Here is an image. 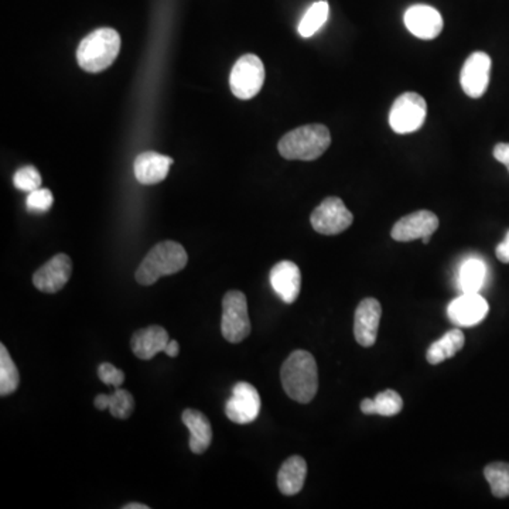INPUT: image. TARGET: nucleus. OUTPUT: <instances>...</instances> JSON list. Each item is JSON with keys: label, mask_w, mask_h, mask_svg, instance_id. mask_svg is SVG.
<instances>
[{"label": "nucleus", "mask_w": 509, "mask_h": 509, "mask_svg": "<svg viewBox=\"0 0 509 509\" xmlns=\"http://www.w3.org/2000/svg\"><path fill=\"white\" fill-rule=\"evenodd\" d=\"M286 395L300 404L315 399L318 390V370L316 360L308 351L298 350L289 355L281 370Z\"/></svg>", "instance_id": "1"}, {"label": "nucleus", "mask_w": 509, "mask_h": 509, "mask_svg": "<svg viewBox=\"0 0 509 509\" xmlns=\"http://www.w3.org/2000/svg\"><path fill=\"white\" fill-rule=\"evenodd\" d=\"M189 254L179 242L163 241L146 254L135 278L142 286L155 285L163 276L174 275L187 266Z\"/></svg>", "instance_id": "2"}, {"label": "nucleus", "mask_w": 509, "mask_h": 509, "mask_svg": "<svg viewBox=\"0 0 509 509\" xmlns=\"http://www.w3.org/2000/svg\"><path fill=\"white\" fill-rule=\"evenodd\" d=\"M330 130L325 125H306L290 130L281 138L278 149L288 160H316L330 147Z\"/></svg>", "instance_id": "3"}, {"label": "nucleus", "mask_w": 509, "mask_h": 509, "mask_svg": "<svg viewBox=\"0 0 509 509\" xmlns=\"http://www.w3.org/2000/svg\"><path fill=\"white\" fill-rule=\"evenodd\" d=\"M120 51V33L110 27H103L81 41L76 50V60L86 73H101L112 66Z\"/></svg>", "instance_id": "4"}, {"label": "nucleus", "mask_w": 509, "mask_h": 509, "mask_svg": "<svg viewBox=\"0 0 509 509\" xmlns=\"http://www.w3.org/2000/svg\"><path fill=\"white\" fill-rule=\"evenodd\" d=\"M221 333L232 344H239L251 335L248 301L242 291H228L222 299Z\"/></svg>", "instance_id": "5"}, {"label": "nucleus", "mask_w": 509, "mask_h": 509, "mask_svg": "<svg viewBox=\"0 0 509 509\" xmlns=\"http://www.w3.org/2000/svg\"><path fill=\"white\" fill-rule=\"evenodd\" d=\"M265 83V67L254 54H245L235 63L229 76L232 94L239 100L258 95Z\"/></svg>", "instance_id": "6"}, {"label": "nucleus", "mask_w": 509, "mask_h": 509, "mask_svg": "<svg viewBox=\"0 0 509 509\" xmlns=\"http://www.w3.org/2000/svg\"><path fill=\"white\" fill-rule=\"evenodd\" d=\"M427 115V103L416 93H405L397 96L390 108L389 125L399 135L414 133L424 126Z\"/></svg>", "instance_id": "7"}, {"label": "nucleus", "mask_w": 509, "mask_h": 509, "mask_svg": "<svg viewBox=\"0 0 509 509\" xmlns=\"http://www.w3.org/2000/svg\"><path fill=\"white\" fill-rule=\"evenodd\" d=\"M354 217L338 197H328L310 217L311 225L321 235H338L350 228Z\"/></svg>", "instance_id": "8"}, {"label": "nucleus", "mask_w": 509, "mask_h": 509, "mask_svg": "<svg viewBox=\"0 0 509 509\" xmlns=\"http://www.w3.org/2000/svg\"><path fill=\"white\" fill-rule=\"evenodd\" d=\"M261 397L248 382H238L232 388V397L225 405V415L237 424H249L258 419Z\"/></svg>", "instance_id": "9"}, {"label": "nucleus", "mask_w": 509, "mask_h": 509, "mask_svg": "<svg viewBox=\"0 0 509 509\" xmlns=\"http://www.w3.org/2000/svg\"><path fill=\"white\" fill-rule=\"evenodd\" d=\"M439 228V219L434 212L422 210L412 212L400 219L390 231L392 238L397 242H410L422 239L424 244H429L430 237Z\"/></svg>", "instance_id": "10"}, {"label": "nucleus", "mask_w": 509, "mask_h": 509, "mask_svg": "<svg viewBox=\"0 0 509 509\" xmlns=\"http://www.w3.org/2000/svg\"><path fill=\"white\" fill-rule=\"evenodd\" d=\"M73 275V262L66 254H57L46 262L33 275V285L44 293H57L70 281Z\"/></svg>", "instance_id": "11"}, {"label": "nucleus", "mask_w": 509, "mask_h": 509, "mask_svg": "<svg viewBox=\"0 0 509 509\" xmlns=\"http://www.w3.org/2000/svg\"><path fill=\"white\" fill-rule=\"evenodd\" d=\"M489 306L479 293H463L447 308V316L454 326L474 327L488 315Z\"/></svg>", "instance_id": "12"}, {"label": "nucleus", "mask_w": 509, "mask_h": 509, "mask_svg": "<svg viewBox=\"0 0 509 509\" xmlns=\"http://www.w3.org/2000/svg\"><path fill=\"white\" fill-rule=\"evenodd\" d=\"M491 73V58L483 51H477L467 58L460 76L464 93L469 98H479L486 94Z\"/></svg>", "instance_id": "13"}, {"label": "nucleus", "mask_w": 509, "mask_h": 509, "mask_svg": "<svg viewBox=\"0 0 509 509\" xmlns=\"http://www.w3.org/2000/svg\"><path fill=\"white\" fill-rule=\"evenodd\" d=\"M407 31L422 40H433L443 31V17L434 7L415 4L405 13Z\"/></svg>", "instance_id": "14"}, {"label": "nucleus", "mask_w": 509, "mask_h": 509, "mask_svg": "<svg viewBox=\"0 0 509 509\" xmlns=\"http://www.w3.org/2000/svg\"><path fill=\"white\" fill-rule=\"evenodd\" d=\"M382 308L374 298L364 299L355 310L354 335L358 344L362 347H372L378 337Z\"/></svg>", "instance_id": "15"}, {"label": "nucleus", "mask_w": 509, "mask_h": 509, "mask_svg": "<svg viewBox=\"0 0 509 509\" xmlns=\"http://www.w3.org/2000/svg\"><path fill=\"white\" fill-rule=\"evenodd\" d=\"M269 281L276 295L285 301L286 305H291L298 300L300 295L301 273L295 262L281 261L276 263L272 268Z\"/></svg>", "instance_id": "16"}, {"label": "nucleus", "mask_w": 509, "mask_h": 509, "mask_svg": "<svg viewBox=\"0 0 509 509\" xmlns=\"http://www.w3.org/2000/svg\"><path fill=\"white\" fill-rule=\"evenodd\" d=\"M169 333L160 326H149L136 331L130 340L133 354L139 360H152L159 353H165L169 344Z\"/></svg>", "instance_id": "17"}, {"label": "nucleus", "mask_w": 509, "mask_h": 509, "mask_svg": "<svg viewBox=\"0 0 509 509\" xmlns=\"http://www.w3.org/2000/svg\"><path fill=\"white\" fill-rule=\"evenodd\" d=\"M173 159L156 152H145L135 160V177L140 184H159L169 174Z\"/></svg>", "instance_id": "18"}, {"label": "nucleus", "mask_w": 509, "mask_h": 509, "mask_svg": "<svg viewBox=\"0 0 509 509\" xmlns=\"http://www.w3.org/2000/svg\"><path fill=\"white\" fill-rule=\"evenodd\" d=\"M183 424L190 430L189 446L194 454H202L209 450L212 442V427L209 417L195 409L183 412Z\"/></svg>", "instance_id": "19"}, {"label": "nucleus", "mask_w": 509, "mask_h": 509, "mask_svg": "<svg viewBox=\"0 0 509 509\" xmlns=\"http://www.w3.org/2000/svg\"><path fill=\"white\" fill-rule=\"evenodd\" d=\"M308 463L300 456H291L281 464L278 473V487L283 496H296L305 487Z\"/></svg>", "instance_id": "20"}, {"label": "nucleus", "mask_w": 509, "mask_h": 509, "mask_svg": "<svg viewBox=\"0 0 509 509\" xmlns=\"http://www.w3.org/2000/svg\"><path fill=\"white\" fill-rule=\"evenodd\" d=\"M464 343H466V337L460 328L447 331L443 337L430 345L427 350L426 358L429 364H442L443 361L453 358L457 353L463 350Z\"/></svg>", "instance_id": "21"}, {"label": "nucleus", "mask_w": 509, "mask_h": 509, "mask_svg": "<svg viewBox=\"0 0 509 509\" xmlns=\"http://www.w3.org/2000/svg\"><path fill=\"white\" fill-rule=\"evenodd\" d=\"M402 409H404V400L397 390L392 389L380 392L375 399H364L361 402V410L364 415L397 416Z\"/></svg>", "instance_id": "22"}, {"label": "nucleus", "mask_w": 509, "mask_h": 509, "mask_svg": "<svg viewBox=\"0 0 509 509\" xmlns=\"http://www.w3.org/2000/svg\"><path fill=\"white\" fill-rule=\"evenodd\" d=\"M487 266L481 259L469 258L459 272V285L463 293H478L486 283Z\"/></svg>", "instance_id": "23"}, {"label": "nucleus", "mask_w": 509, "mask_h": 509, "mask_svg": "<svg viewBox=\"0 0 509 509\" xmlns=\"http://www.w3.org/2000/svg\"><path fill=\"white\" fill-rule=\"evenodd\" d=\"M328 13H330V6L326 0H318L316 4H311L299 23V34L305 39L315 36L321 27L325 26Z\"/></svg>", "instance_id": "24"}, {"label": "nucleus", "mask_w": 509, "mask_h": 509, "mask_svg": "<svg viewBox=\"0 0 509 509\" xmlns=\"http://www.w3.org/2000/svg\"><path fill=\"white\" fill-rule=\"evenodd\" d=\"M21 384V375L12 360L6 345L0 344V395L9 397L16 392Z\"/></svg>", "instance_id": "25"}, {"label": "nucleus", "mask_w": 509, "mask_h": 509, "mask_svg": "<svg viewBox=\"0 0 509 509\" xmlns=\"http://www.w3.org/2000/svg\"><path fill=\"white\" fill-rule=\"evenodd\" d=\"M484 476L496 498L509 496V464L493 463L484 469Z\"/></svg>", "instance_id": "26"}, {"label": "nucleus", "mask_w": 509, "mask_h": 509, "mask_svg": "<svg viewBox=\"0 0 509 509\" xmlns=\"http://www.w3.org/2000/svg\"><path fill=\"white\" fill-rule=\"evenodd\" d=\"M108 409L116 419H128L135 409V399L129 390L116 388L112 395H108Z\"/></svg>", "instance_id": "27"}, {"label": "nucleus", "mask_w": 509, "mask_h": 509, "mask_svg": "<svg viewBox=\"0 0 509 509\" xmlns=\"http://www.w3.org/2000/svg\"><path fill=\"white\" fill-rule=\"evenodd\" d=\"M40 172L33 165H24L14 173L13 183L16 189L22 192H31L41 187Z\"/></svg>", "instance_id": "28"}, {"label": "nucleus", "mask_w": 509, "mask_h": 509, "mask_svg": "<svg viewBox=\"0 0 509 509\" xmlns=\"http://www.w3.org/2000/svg\"><path fill=\"white\" fill-rule=\"evenodd\" d=\"M54 197L53 192L47 189H37L34 192H29L27 197V209L31 212H46L51 209L53 205Z\"/></svg>", "instance_id": "29"}, {"label": "nucleus", "mask_w": 509, "mask_h": 509, "mask_svg": "<svg viewBox=\"0 0 509 509\" xmlns=\"http://www.w3.org/2000/svg\"><path fill=\"white\" fill-rule=\"evenodd\" d=\"M98 377L103 380V384L111 385V387L120 388L125 382V374L120 368L110 362H103L98 367Z\"/></svg>", "instance_id": "30"}, {"label": "nucleus", "mask_w": 509, "mask_h": 509, "mask_svg": "<svg viewBox=\"0 0 509 509\" xmlns=\"http://www.w3.org/2000/svg\"><path fill=\"white\" fill-rule=\"evenodd\" d=\"M494 157L498 160L501 165H509V143H498L494 147Z\"/></svg>", "instance_id": "31"}, {"label": "nucleus", "mask_w": 509, "mask_h": 509, "mask_svg": "<svg viewBox=\"0 0 509 509\" xmlns=\"http://www.w3.org/2000/svg\"><path fill=\"white\" fill-rule=\"evenodd\" d=\"M496 254L503 263H509V231L506 232L505 239L496 246Z\"/></svg>", "instance_id": "32"}, {"label": "nucleus", "mask_w": 509, "mask_h": 509, "mask_svg": "<svg viewBox=\"0 0 509 509\" xmlns=\"http://www.w3.org/2000/svg\"><path fill=\"white\" fill-rule=\"evenodd\" d=\"M179 343H177V341L175 340H170L169 344H167V347H165V353L167 357L175 358L177 357V355H179Z\"/></svg>", "instance_id": "33"}, {"label": "nucleus", "mask_w": 509, "mask_h": 509, "mask_svg": "<svg viewBox=\"0 0 509 509\" xmlns=\"http://www.w3.org/2000/svg\"><path fill=\"white\" fill-rule=\"evenodd\" d=\"M123 509H149V506L145 505V504L132 503L123 505Z\"/></svg>", "instance_id": "34"}, {"label": "nucleus", "mask_w": 509, "mask_h": 509, "mask_svg": "<svg viewBox=\"0 0 509 509\" xmlns=\"http://www.w3.org/2000/svg\"><path fill=\"white\" fill-rule=\"evenodd\" d=\"M508 170H509V165H508Z\"/></svg>", "instance_id": "35"}]
</instances>
